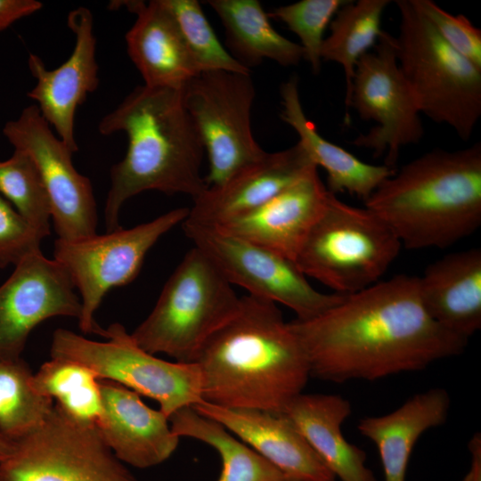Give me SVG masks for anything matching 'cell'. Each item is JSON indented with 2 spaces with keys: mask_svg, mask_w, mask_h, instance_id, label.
I'll use <instances>...</instances> for the list:
<instances>
[{
  "mask_svg": "<svg viewBox=\"0 0 481 481\" xmlns=\"http://www.w3.org/2000/svg\"><path fill=\"white\" fill-rule=\"evenodd\" d=\"M310 375L344 383L421 371L463 353L468 339L435 322L420 300L418 276L398 274L346 296L315 317L289 322Z\"/></svg>",
  "mask_w": 481,
  "mask_h": 481,
  "instance_id": "6da1fadb",
  "label": "cell"
},
{
  "mask_svg": "<svg viewBox=\"0 0 481 481\" xmlns=\"http://www.w3.org/2000/svg\"><path fill=\"white\" fill-rule=\"evenodd\" d=\"M196 363L202 399L226 408L281 412L311 377L305 351L277 304L249 294Z\"/></svg>",
  "mask_w": 481,
  "mask_h": 481,
  "instance_id": "7a4b0ae2",
  "label": "cell"
},
{
  "mask_svg": "<svg viewBox=\"0 0 481 481\" xmlns=\"http://www.w3.org/2000/svg\"><path fill=\"white\" fill-rule=\"evenodd\" d=\"M98 130L103 135L122 132L128 140L125 157L110 168L107 232L121 227L122 206L143 192L182 193L193 200L208 188L201 175L205 149L182 89L137 86L102 118Z\"/></svg>",
  "mask_w": 481,
  "mask_h": 481,
  "instance_id": "3957f363",
  "label": "cell"
},
{
  "mask_svg": "<svg viewBox=\"0 0 481 481\" xmlns=\"http://www.w3.org/2000/svg\"><path fill=\"white\" fill-rule=\"evenodd\" d=\"M409 249H445L481 224V144L434 150L403 166L364 201Z\"/></svg>",
  "mask_w": 481,
  "mask_h": 481,
  "instance_id": "277c9868",
  "label": "cell"
},
{
  "mask_svg": "<svg viewBox=\"0 0 481 481\" xmlns=\"http://www.w3.org/2000/svg\"><path fill=\"white\" fill-rule=\"evenodd\" d=\"M240 301L232 285L193 246L131 336L150 354H166L178 363H196L208 340L236 314Z\"/></svg>",
  "mask_w": 481,
  "mask_h": 481,
  "instance_id": "5b68a950",
  "label": "cell"
},
{
  "mask_svg": "<svg viewBox=\"0 0 481 481\" xmlns=\"http://www.w3.org/2000/svg\"><path fill=\"white\" fill-rule=\"evenodd\" d=\"M396 55L420 113L468 141L481 116V69L438 34L413 0H397Z\"/></svg>",
  "mask_w": 481,
  "mask_h": 481,
  "instance_id": "8992f818",
  "label": "cell"
},
{
  "mask_svg": "<svg viewBox=\"0 0 481 481\" xmlns=\"http://www.w3.org/2000/svg\"><path fill=\"white\" fill-rule=\"evenodd\" d=\"M401 247L395 232L375 213L330 193L295 263L306 277L348 296L379 282Z\"/></svg>",
  "mask_w": 481,
  "mask_h": 481,
  "instance_id": "52a82bcc",
  "label": "cell"
},
{
  "mask_svg": "<svg viewBox=\"0 0 481 481\" xmlns=\"http://www.w3.org/2000/svg\"><path fill=\"white\" fill-rule=\"evenodd\" d=\"M106 341H94L66 329H57L51 357L81 363L100 379L117 382L155 400L168 418L202 399V376L197 363L168 362L143 349L126 328L115 322L104 329Z\"/></svg>",
  "mask_w": 481,
  "mask_h": 481,
  "instance_id": "ba28073f",
  "label": "cell"
},
{
  "mask_svg": "<svg viewBox=\"0 0 481 481\" xmlns=\"http://www.w3.org/2000/svg\"><path fill=\"white\" fill-rule=\"evenodd\" d=\"M188 214V208H179L129 229L120 227L73 240L56 239L53 259L79 293L78 326L83 333L102 336L104 329L94 322V314L105 295L134 281L149 250Z\"/></svg>",
  "mask_w": 481,
  "mask_h": 481,
  "instance_id": "9c48e42d",
  "label": "cell"
},
{
  "mask_svg": "<svg viewBox=\"0 0 481 481\" xmlns=\"http://www.w3.org/2000/svg\"><path fill=\"white\" fill-rule=\"evenodd\" d=\"M182 95L208 156L207 187L222 184L265 155L251 130L256 89L250 73L200 72L183 86Z\"/></svg>",
  "mask_w": 481,
  "mask_h": 481,
  "instance_id": "30bf717a",
  "label": "cell"
},
{
  "mask_svg": "<svg viewBox=\"0 0 481 481\" xmlns=\"http://www.w3.org/2000/svg\"><path fill=\"white\" fill-rule=\"evenodd\" d=\"M0 481H137L102 439L55 404L46 420L0 460Z\"/></svg>",
  "mask_w": 481,
  "mask_h": 481,
  "instance_id": "8fae6325",
  "label": "cell"
},
{
  "mask_svg": "<svg viewBox=\"0 0 481 481\" xmlns=\"http://www.w3.org/2000/svg\"><path fill=\"white\" fill-rule=\"evenodd\" d=\"M186 236L233 286L249 295L291 309L296 319L317 316L340 303L345 295L314 289L295 261L217 227L182 223Z\"/></svg>",
  "mask_w": 481,
  "mask_h": 481,
  "instance_id": "7c38bea8",
  "label": "cell"
},
{
  "mask_svg": "<svg viewBox=\"0 0 481 481\" xmlns=\"http://www.w3.org/2000/svg\"><path fill=\"white\" fill-rule=\"evenodd\" d=\"M372 51L358 61L346 108L377 126L360 135L353 144L386 152L385 166L395 168L401 149L419 143L424 134L415 96L399 67L395 37L381 31Z\"/></svg>",
  "mask_w": 481,
  "mask_h": 481,
  "instance_id": "4fadbf2b",
  "label": "cell"
},
{
  "mask_svg": "<svg viewBox=\"0 0 481 481\" xmlns=\"http://www.w3.org/2000/svg\"><path fill=\"white\" fill-rule=\"evenodd\" d=\"M3 135L14 150L35 163L46 191L57 239L73 240L94 235L97 207L89 178L72 163L75 153L53 132L36 104L5 123Z\"/></svg>",
  "mask_w": 481,
  "mask_h": 481,
  "instance_id": "5bb4252c",
  "label": "cell"
},
{
  "mask_svg": "<svg viewBox=\"0 0 481 481\" xmlns=\"http://www.w3.org/2000/svg\"><path fill=\"white\" fill-rule=\"evenodd\" d=\"M0 285V360L20 358L30 332L57 316L81 314V301L65 269L42 251L13 266Z\"/></svg>",
  "mask_w": 481,
  "mask_h": 481,
  "instance_id": "9a60e30c",
  "label": "cell"
},
{
  "mask_svg": "<svg viewBox=\"0 0 481 481\" xmlns=\"http://www.w3.org/2000/svg\"><path fill=\"white\" fill-rule=\"evenodd\" d=\"M67 22L75 37L70 56L50 70L38 55L29 53V69L37 84L28 93V97L37 102L42 117L57 136L77 152L76 111L99 84L96 38L90 10L85 7L72 10Z\"/></svg>",
  "mask_w": 481,
  "mask_h": 481,
  "instance_id": "2e32d148",
  "label": "cell"
},
{
  "mask_svg": "<svg viewBox=\"0 0 481 481\" xmlns=\"http://www.w3.org/2000/svg\"><path fill=\"white\" fill-rule=\"evenodd\" d=\"M314 167L299 143L283 151L265 152L222 184L208 187L193 199L184 222L221 226L257 209Z\"/></svg>",
  "mask_w": 481,
  "mask_h": 481,
  "instance_id": "e0dca14e",
  "label": "cell"
},
{
  "mask_svg": "<svg viewBox=\"0 0 481 481\" xmlns=\"http://www.w3.org/2000/svg\"><path fill=\"white\" fill-rule=\"evenodd\" d=\"M192 407L221 423L289 481H336V477L282 412L226 408L205 400Z\"/></svg>",
  "mask_w": 481,
  "mask_h": 481,
  "instance_id": "ac0fdd59",
  "label": "cell"
},
{
  "mask_svg": "<svg viewBox=\"0 0 481 481\" xmlns=\"http://www.w3.org/2000/svg\"><path fill=\"white\" fill-rule=\"evenodd\" d=\"M103 411L96 427L102 439L123 463L138 469L161 464L179 439L168 417L149 407L140 395L117 382L100 379Z\"/></svg>",
  "mask_w": 481,
  "mask_h": 481,
  "instance_id": "d6986e66",
  "label": "cell"
},
{
  "mask_svg": "<svg viewBox=\"0 0 481 481\" xmlns=\"http://www.w3.org/2000/svg\"><path fill=\"white\" fill-rule=\"evenodd\" d=\"M330 194L314 167L257 209L217 228L295 261Z\"/></svg>",
  "mask_w": 481,
  "mask_h": 481,
  "instance_id": "ffe728a7",
  "label": "cell"
},
{
  "mask_svg": "<svg viewBox=\"0 0 481 481\" xmlns=\"http://www.w3.org/2000/svg\"><path fill=\"white\" fill-rule=\"evenodd\" d=\"M136 15L126 34L128 55L144 80L152 88L182 89L200 73L178 26L161 0L115 1Z\"/></svg>",
  "mask_w": 481,
  "mask_h": 481,
  "instance_id": "44dd1931",
  "label": "cell"
},
{
  "mask_svg": "<svg viewBox=\"0 0 481 481\" xmlns=\"http://www.w3.org/2000/svg\"><path fill=\"white\" fill-rule=\"evenodd\" d=\"M420 300L429 316L469 339L481 328V249L447 254L418 277Z\"/></svg>",
  "mask_w": 481,
  "mask_h": 481,
  "instance_id": "7402d4cb",
  "label": "cell"
},
{
  "mask_svg": "<svg viewBox=\"0 0 481 481\" xmlns=\"http://www.w3.org/2000/svg\"><path fill=\"white\" fill-rule=\"evenodd\" d=\"M295 425L332 474L341 481H377L366 466V453L350 444L341 426L352 412L350 402L338 395L304 394L281 412Z\"/></svg>",
  "mask_w": 481,
  "mask_h": 481,
  "instance_id": "603a6c76",
  "label": "cell"
},
{
  "mask_svg": "<svg viewBox=\"0 0 481 481\" xmlns=\"http://www.w3.org/2000/svg\"><path fill=\"white\" fill-rule=\"evenodd\" d=\"M281 119L298 135V142L316 167L327 175L326 188L331 194L348 192L366 200L395 168L368 164L344 148L323 138L302 108L297 77L281 86Z\"/></svg>",
  "mask_w": 481,
  "mask_h": 481,
  "instance_id": "cb8c5ba5",
  "label": "cell"
},
{
  "mask_svg": "<svg viewBox=\"0 0 481 481\" xmlns=\"http://www.w3.org/2000/svg\"><path fill=\"white\" fill-rule=\"evenodd\" d=\"M450 406L448 392L436 387L414 395L389 413L360 420L357 429L377 446L384 481H405L415 444L425 431L446 421Z\"/></svg>",
  "mask_w": 481,
  "mask_h": 481,
  "instance_id": "d4e9b609",
  "label": "cell"
},
{
  "mask_svg": "<svg viewBox=\"0 0 481 481\" xmlns=\"http://www.w3.org/2000/svg\"><path fill=\"white\" fill-rule=\"evenodd\" d=\"M218 15L229 53L250 70L265 59L289 67L297 65L304 52L297 44L276 31L268 13L257 0H208Z\"/></svg>",
  "mask_w": 481,
  "mask_h": 481,
  "instance_id": "484cf974",
  "label": "cell"
},
{
  "mask_svg": "<svg viewBox=\"0 0 481 481\" xmlns=\"http://www.w3.org/2000/svg\"><path fill=\"white\" fill-rule=\"evenodd\" d=\"M178 437L201 441L219 454L221 473L216 481H289L273 464L263 458L216 420L183 407L168 418Z\"/></svg>",
  "mask_w": 481,
  "mask_h": 481,
  "instance_id": "4316f807",
  "label": "cell"
},
{
  "mask_svg": "<svg viewBox=\"0 0 481 481\" xmlns=\"http://www.w3.org/2000/svg\"><path fill=\"white\" fill-rule=\"evenodd\" d=\"M389 4V0L346 1L330 23V33L323 40L321 58L343 67L346 106L349 101L355 66L359 59L375 45L382 31V13Z\"/></svg>",
  "mask_w": 481,
  "mask_h": 481,
  "instance_id": "83f0119b",
  "label": "cell"
},
{
  "mask_svg": "<svg viewBox=\"0 0 481 481\" xmlns=\"http://www.w3.org/2000/svg\"><path fill=\"white\" fill-rule=\"evenodd\" d=\"M33 385L72 420L97 427L103 411L102 396L100 379L88 367L71 360L51 357L34 373Z\"/></svg>",
  "mask_w": 481,
  "mask_h": 481,
  "instance_id": "f1b7e54d",
  "label": "cell"
},
{
  "mask_svg": "<svg viewBox=\"0 0 481 481\" xmlns=\"http://www.w3.org/2000/svg\"><path fill=\"white\" fill-rule=\"evenodd\" d=\"M33 375L21 357L0 360V430L13 443L39 428L54 406L37 391Z\"/></svg>",
  "mask_w": 481,
  "mask_h": 481,
  "instance_id": "f546056e",
  "label": "cell"
},
{
  "mask_svg": "<svg viewBox=\"0 0 481 481\" xmlns=\"http://www.w3.org/2000/svg\"><path fill=\"white\" fill-rule=\"evenodd\" d=\"M0 195L44 238L51 233V208L38 170L26 153L14 150L0 160Z\"/></svg>",
  "mask_w": 481,
  "mask_h": 481,
  "instance_id": "4dcf8cb0",
  "label": "cell"
},
{
  "mask_svg": "<svg viewBox=\"0 0 481 481\" xmlns=\"http://www.w3.org/2000/svg\"><path fill=\"white\" fill-rule=\"evenodd\" d=\"M173 15L200 71L250 73L220 43L196 0H161Z\"/></svg>",
  "mask_w": 481,
  "mask_h": 481,
  "instance_id": "1f68e13d",
  "label": "cell"
},
{
  "mask_svg": "<svg viewBox=\"0 0 481 481\" xmlns=\"http://www.w3.org/2000/svg\"><path fill=\"white\" fill-rule=\"evenodd\" d=\"M347 0H301L267 12L287 25L301 41L304 57L314 74L321 70L323 35L338 9Z\"/></svg>",
  "mask_w": 481,
  "mask_h": 481,
  "instance_id": "d6a6232c",
  "label": "cell"
},
{
  "mask_svg": "<svg viewBox=\"0 0 481 481\" xmlns=\"http://www.w3.org/2000/svg\"><path fill=\"white\" fill-rule=\"evenodd\" d=\"M444 40L481 69V30L464 15H453L431 0H413Z\"/></svg>",
  "mask_w": 481,
  "mask_h": 481,
  "instance_id": "836d02e7",
  "label": "cell"
},
{
  "mask_svg": "<svg viewBox=\"0 0 481 481\" xmlns=\"http://www.w3.org/2000/svg\"><path fill=\"white\" fill-rule=\"evenodd\" d=\"M43 237L0 195V268L41 251Z\"/></svg>",
  "mask_w": 481,
  "mask_h": 481,
  "instance_id": "e575fe53",
  "label": "cell"
},
{
  "mask_svg": "<svg viewBox=\"0 0 481 481\" xmlns=\"http://www.w3.org/2000/svg\"><path fill=\"white\" fill-rule=\"evenodd\" d=\"M43 4L37 0H0V32L16 20L37 11Z\"/></svg>",
  "mask_w": 481,
  "mask_h": 481,
  "instance_id": "d590c367",
  "label": "cell"
},
{
  "mask_svg": "<svg viewBox=\"0 0 481 481\" xmlns=\"http://www.w3.org/2000/svg\"><path fill=\"white\" fill-rule=\"evenodd\" d=\"M470 468L462 481H481V435L476 433L469 442Z\"/></svg>",
  "mask_w": 481,
  "mask_h": 481,
  "instance_id": "8d00e7d4",
  "label": "cell"
},
{
  "mask_svg": "<svg viewBox=\"0 0 481 481\" xmlns=\"http://www.w3.org/2000/svg\"><path fill=\"white\" fill-rule=\"evenodd\" d=\"M14 443L8 439L0 430V460L12 450Z\"/></svg>",
  "mask_w": 481,
  "mask_h": 481,
  "instance_id": "74e56055",
  "label": "cell"
}]
</instances>
